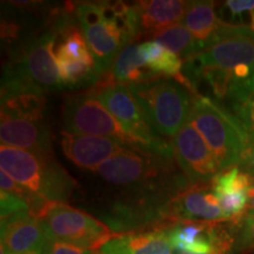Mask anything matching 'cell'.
<instances>
[{"instance_id": "cell-7", "label": "cell", "mask_w": 254, "mask_h": 254, "mask_svg": "<svg viewBox=\"0 0 254 254\" xmlns=\"http://www.w3.org/2000/svg\"><path fill=\"white\" fill-rule=\"evenodd\" d=\"M74 15L93 56L95 71L104 75L112 68L117 57L128 46L111 2H80Z\"/></svg>"}, {"instance_id": "cell-32", "label": "cell", "mask_w": 254, "mask_h": 254, "mask_svg": "<svg viewBox=\"0 0 254 254\" xmlns=\"http://www.w3.org/2000/svg\"><path fill=\"white\" fill-rule=\"evenodd\" d=\"M251 213H254V212H251Z\"/></svg>"}, {"instance_id": "cell-30", "label": "cell", "mask_w": 254, "mask_h": 254, "mask_svg": "<svg viewBox=\"0 0 254 254\" xmlns=\"http://www.w3.org/2000/svg\"><path fill=\"white\" fill-rule=\"evenodd\" d=\"M49 246H50V243H49V245L45 247V249H43V250H40V251H36V252L26 253V254H49Z\"/></svg>"}, {"instance_id": "cell-11", "label": "cell", "mask_w": 254, "mask_h": 254, "mask_svg": "<svg viewBox=\"0 0 254 254\" xmlns=\"http://www.w3.org/2000/svg\"><path fill=\"white\" fill-rule=\"evenodd\" d=\"M241 64L254 67V32L250 28L224 38L186 60L183 73L186 77L205 69H217L233 74L234 67Z\"/></svg>"}, {"instance_id": "cell-20", "label": "cell", "mask_w": 254, "mask_h": 254, "mask_svg": "<svg viewBox=\"0 0 254 254\" xmlns=\"http://www.w3.org/2000/svg\"><path fill=\"white\" fill-rule=\"evenodd\" d=\"M110 73L116 84L124 86L141 84L158 78V75L147 67L136 44L126 46L119 53Z\"/></svg>"}, {"instance_id": "cell-25", "label": "cell", "mask_w": 254, "mask_h": 254, "mask_svg": "<svg viewBox=\"0 0 254 254\" xmlns=\"http://www.w3.org/2000/svg\"><path fill=\"white\" fill-rule=\"evenodd\" d=\"M239 253L254 252V213H246L238 231L236 249Z\"/></svg>"}, {"instance_id": "cell-22", "label": "cell", "mask_w": 254, "mask_h": 254, "mask_svg": "<svg viewBox=\"0 0 254 254\" xmlns=\"http://www.w3.org/2000/svg\"><path fill=\"white\" fill-rule=\"evenodd\" d=\"M151 38L179 56L183 62H186L202 51L198 40L182 23L171 25L163 30L154 32L153 34H151Z\"/></svg>"}, {"instance_id": "cell-9", "label": "cell", "mask_w": 254, "mask_h": 254, "mask_svg": "<svg viewBox=\"0 0 254 254\" xmlns=\"http://www.w3.org/2000/svg\"><path fill=\"white\" fill-rule=\"evenodd\" d=\"M63 123L64 132L104 136L135 150L131 136L91 91L66 98L63 109Z\"/></svg>"}, {"instance_id": "cell-27", "label": "cell", "mask_w": 254, "mask_h": 254, "mask_svg": "<svg viewBox=\"0 0 254 254\" xmlns=\"http://www.w3.org/2000/svg\"><path fill=\"white\" fill-rule=\"evenodd\" d=\"M49 254H101L99 251L85 250L81 247L69 245V244L60 243V241H50Z\"/></svg>"}, {"instance_id": "cell-1", "label": "cell", "mask_w": 254, "mask_h": 254, "mask_svg": "<svg viewBox=\"0 0 254 254\" xmlns=\"http://www.w3.org/2000/svg\"><path fill=\"white\" fill-rule=\"evenodd\" d=\"M56 17L57 13L50 28L13 46L2 68L1 97L19 93L44 95L63 90L53 52L59 36Z\"/></svg>"}, {"instance_id": "cell-23", "label": "cell", "mask_w": 254, "mask_h": 254, "mask_svg": "<svg viewBox=\"0 0 254 254\" xmlns=\"http://www.w3.org/2000/svg\"><path fill=\"white\" fill-rule=\"evenodd\" d=\"M251 184L252 176L243 172L238 166L222 171L212 180V187L215 194L247 193Z\"/></svg>"}, {"instance_id": "cell-16", "label": "cell", "mask_w": 254, "mask_h": 254, "mask_svg": "<svg viewBox=\"0 0 254 254\" xmlns=\"http://www.w3.org/2000/svg\"><path fill=\"white\" fill-rule=\"evenodd\" d=\"M63 151L73 164L86 170H97L101 164L122 152L125 146L104 136L62 132Z\"/></svg>"}, {"instance_id": "cell-26", "label": "cell", "mask_w": 254, "mask_h": 254, "mask_svg": "<svg viewBox=\"0 0 254 254\" xmlns=\"http://www.w3.org/2000/svg\"><path fill=\"white\" fill-rule=\"evenodd\" d=\"M0 199H1V219L21 211H30L27 202L24 199L19 198V196L9 194V193L1 190Z\"/></svg>"}, {"instance_id": "cell-5", "label": "cell", "mask_w": 254, "mask_h": 254, "mask_svg": "<svg viewBox=\"0 0 254 254\" xmlns=\"http://www.w3.org/2000/svg\"><path fill=\"white\" fill-rule=\"evenodd\" d=\"M90 91L97 95L100 103L131 136L135 150L159 155L168 160H176L172 142L164 140L155 133L128 86L116 84L112 77L106 73L101 75L100 80Z\"/></svg>"}, {"instance_id": "cell-28", "label": "cell", "mask_w": 254, "mask_h": 254, "mask_svg": "<svg viewBox=\"0 0 254 254\" xmlns=\"http://www.w3.org/2000/svg\"><path fill=\"white\" fill-rule=\"evenodd\" d=\"M238 167L243 172L254 177V140H250L243 157H241V161Z\"/></svg>"}, {"instance_id": "cell-6", "label": "cell", "mask_w": 254, "mask_h": 254, "mask_svg": "<svg viewBox=\"0 0 254 254\" xmlns=\"http://www.w3.org/2000/svg\"><path fill=\"white\" fill-rule=\"evenodd\" d=\"M128 87L157 134L174 138L189 120L193 95L174 79L158 77Z\"/></svg>"}, {"instance_id": "cell-21", "label": "cell", "mask_w": 254, "mask_h": 254, "mask_svg": "<svg viewBox=\"0 0 254 254\" xmlns=\"http://www.w3.org/2000/svg\"><path fill=\"white\" fill-rule=\"evenodd\" d=\"M225 103L239 120L250 140H254V74L245 80L233 79Z\"/></svg>"}, {"instance_id": "cell-24", "label": "cell", "mask_w": 254, "mask_h": 254, "mask_svg": "<svg viewBox=\"0 0 254 254\" xmlns=\"http://www.w3.org/2000/svg\"><path fill=\"white\" fill-rule=\"evenodd\" d=\"M234 25L254 32V0H228L224 4Z\"/></svg>"}, {"instance_id": "cell-17", "label": "cell", "mask_w": 254, "mask_h": 254, "mask_svg": "<svg viewBox=\"0 0 254 254\" xmlns=\"http://www.w3.org/2000/svg\"><path fill=\"white\" fill-rule=\"evenodd\" d=\"M101 254H172L168 227L117 236L99 250Z\"/></svg>"}, {"instance_id": "cell-8", "label": "cell", "mask_w": 254, "mask_h": 254, "mask_svg": "<svg viewBox=\"0 0 254 254\" xmlns=\"http://www.w3.org/2000/svg\"><path fill=\"white\" fill-rule=\"evenodd\" d=\"M38 219L44 224L51 240L85 250L99 251L118 236L107 225L65 202H47Z\"/></svg>"}, {"instance_id": "cell-13", "label": "cell", "mask_w": 254, "mask_h": 254, "mask_svg": "<svg viewBox=\"0 0 254 254\" xmlns=\"http://www.w3.org/2000/svg\"><path fill=\"white\" fill-rule=\"evenodd\" d=\"M45 226L30 211H21L1 219V249L7 254H26L49 245Z\"/></svg>"}, {"instance_id": "cell-19", "label": "cell", "mask_w": 254, "mask_h": 254, "mask_svg": "<svg viewBox=\"0 0 254 254\" xmlns=\"http://www.w3.org/2000/svg\"><path fill=\"white\" fill-rule=\"evenodd\" d=\"M139 50L142 58L146 62L147 67L158 77L172 78L174 80L185 86L193 95H195L194 88L184 75L183 59L172 51L159 44L155 40L145 41L139 45Z\"/></svg>"}, {"instance_id": "cell-15", "label": "cell", "mask_w": 254, "mask_h": 254, "mask_svg": "<svg viewBox=\"0 0 254 254\" xmlns=\"http://www.w3.org/2000/svg\"><path fill=\"white\" fill-rule=\"evenodd\" d=\"M215 6L213 1H190L182 21L202 50L247 28L222 20L215 11Z\"/></svg>"}, {"instance_id": "cell-18", "label": "cell", "mask_w": 254, "mask_h": 254, "mask_svg": "<svg viewBox=\"0 0 254 254\" xmlns=\"http://www.w3.org/2000/svg\"><path fill=\"white\" fill-rule=\"evenodd\" d=\"M190 2L183 0H150L136 2L142 36L151 37L154 32L182 23Z\"/></svg>"}, {"instance_id": "cell-10", "label": "cell", "mask_w": 254, "mask_h": 254, "mask_svg": "<svg viewBox=\"0 0 254 254\" xmlns=\"http://www.w3.org/2000/svg\"><path fill=\"white\" fill-rule=\"evenodd\" d=\"M105 182L118 187L140 185L179 172L174 160L125 147L95 170Z\"/></svg>"}, {"instance_id": "cell-12", "label": "cell", "mask_w": 254, "mask_h": 254, "mask_svg": "<svg viewBox=\"0 0 254 254\" xmlns=\"http://www.w3.org/2000/svg\"><path fill=\"white\" fill-rule=\"evenodd\" d=\"M174 159L192 186L212 183L220 173L217 159L202 135L187 122L172 140Z\"/></svg>"}, {"instance_id": "cell-4", "label": "cell", "mask_w": 254, "mask_h": 254, "mask_svg": "<svg viewBox=\"0 0 254 254\" xmlns=\"http://www.w3.org/2000/svg\"><path fill=\"white\" fill-rule=\"evenodd\" d=\"M187 122L207 142L220 171L239 166L250 136L230 111L206 95L196 94L192 98Z\"/></svg>"}, {"instance_id": "cell-3", "label": "cell", "mask_w": 254, "mask_h": 254, "mask_svg": "<svg viewBox=\"0 0 254 254\" xmlns=\"http://www.w3.org/2000/svg\"><path fill=\"white\" fill-rule=\"evenodd\" d=\"M0 167L25 190L47 201H65L77 186L52 154L1 145Z\"/></svg>"}, {"instance_id": "cell-31", "label": "cell", "mask_w": 254, "mask_h": 254, "mask_svg": "<svg viewBox=\"0 0 254 254\" xmlns=\"http://www.w3.org/2000/svg\"><path fill=\"white\" fill-rule=\"evenodd\" d=\"M174 254H193L189 252H179V251H174Z\"/></svg>"}, {"instance_id": "cell-29", "label": "cell", "mask_w": 254, "mask_h": 254, "mask_svg": "<svg viewBox=\"0 0 254 254\" xmlns=\"http://www.w3.org/2000/svg\"><path fill=\"white\" fill-rule=\"evenodd\" d=\"M247 196H249V204H247L246 213L254 212V177L252 176V184L247 190Z\"/></svg>"}, {"instance_id": "cell-14", "label": "cell", "mask_w": 254, "mask_h": 254, "mask_svg": "<svg viewBox=\"0 0 254 254\" xmlns=\"http://www.w3.org/2000/svg\"><path fill=\"white\" fill-rule=\"evenodd\" d=\"M212 183L190 186L172 200L170 217L174 224L179 221H220L225 220Z\"/></svg>"}, {"instance_id": "cell-2", "label": "cell", "mask_w": 254, "mask_h": 254, "mask_svg": "<svg viewBox=\"0 0 254 254\" xmlns=\"http://www.w3.org/2000/svg\"><path fill=\"white\" fill-rule=\"evenodd\" d=\"M46 98L36 93L1 97V145L52 154V132L47 122Z\"/></svg>"}]
</instances>
